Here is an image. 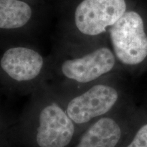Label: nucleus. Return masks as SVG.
Listing matches in <instances>:
<instances>
[{
	"label": "nucleus",
	"instance_id": "f257e3e1",
	"mask_svg": "<svg viewBox=\"0 0 147 147\" xmlns=\"http://www.w3.org/2000/svg\"><path fill=\"white\" fill-rule=\"evenodd\" d=\"M8 131L16 147H74L80 136L46 82L30 95Z\"/></svg>",
	"mask_w": 147,
	"mask_h": 147
},
{
	"label": "nucleus",
	"instance_id": "f03ea898",
	"mask_svg": "<svg viewBox=\"0 0 147 147\" xmlns=\"http://www.w3.org/2000/svg\"><path fill=\"white\" fill-rule=\"evenodd\" d=\"M117 61L107 45L67 47L49 59L46 82L56 94L69 93L112 75Z\"/></svg>",
	"mask_w": 147,
	"mask_h": 147
},
{
	"label": "nucleus",
	"instance_id": "7ed1b4c3",
	"mask_svg": "<svg viewBox=\"0 0 147 147\" xmlns=\"http://www.w3.org/2000/svg\"><path fill=\"white\" fill-rule=\"evenodd\" d=\"M111 76L63 94L51 90L80 134L95 121L119 109L121 92Z\"/></svg>",
	"mask_w": 147,
	"mask_h": 147
},
{
	"label": "nucleus",
	"instance_id": "20e7f679",
	"mask_svg": "<svg viewBox=\"0 0 147 147\" xmlns=\"http://www.w3.org/2000/svg\"><path fill=\"white\" fill-rule=\"evenodd\" d=\"M49 59L26 45L10 46L0 57L1 83L7 94L32 95L47 80Z\"/></svg>",
	"mask_w": 147,
	"mask_h": 147
},
{
	"label": "nucleus",
	"instance_id": "39448f33",
	"mask_svg": "<svg viewBox=\"0 0 147 147\" xmlns=\"http://www.w3.org/2000/svg\"><path fill=\"white\" fill-rule=\"evenodd\" d=\"M127 11L125 0H76L68 16L71 29L90 39L107 33Z\"/></svg>",
	"mask_w": 147,
	"mask_h": 147
},
{
	"label": "nucleus",
	"instance_id": "423d86ee",
	"mask_svg": "<svg viewBox=\"0 0 147 147\" xmlns=\"http://www.w3.org/2000/svg\"><path fill=\"white\" fill-rule=\"evenodd\" d=\"M108 33L112 50L121 64L138 65L147 58V35L144 23L137 12L127 11Z\"/></svg>",
	"mask_w": 147,
	"mask_h": 147
},
{
	"label": "nucleus",
	"instance_id": "0eeeda50",
	"mask_svg": "<svg viewBox=\"0 0 147 147\" xmlns=\"http://www.w3.org/2000/svg\"><path fill=\"white\" fill-rule=\"evenodd\" d=\"M125 131L123 119L118 109L88 127L74 147H122Z\"/></svg>",
	"mask_w": 147,
	"mask_h": 147
},
{
	"label": "nucleus",
	"instance_id": "6e6552de",
	"mask_svg": "<svg viewBox=\"0 0 147 147\" xmlns=\"http://www.w3.org/2000/svg\"><path fill=\"white\" fill-rule=\"evenodd\" d=\"M34 16V10L26 0H0V28L15 31L26 27Z\"/></svg>",
	"mask_w": 147,
	"mask_h": 147
},
{
	"label": "nucleus",
	"instance_id": "1a4fd4ad",
	"mask_svg": "<svg viewBox=\"0 0 147 147\" xmlns=\"http://www.w3.org/2000/svg\"><path fill=\"white\" fill-rule=\"evenodd\" d=\"M122 147H147V123L140 125L131 138Z\"/></svg>",
	"mask_w": 147,
	"mask_h": 147
},
{
	"label": "nucleus",
	"instance_id": "9d476101",
	"mask_svg": "<svg viewBox=\"0 0 147 147\" xmlns=\"http://www.w3.org/2000/svg\"><path fill=\"white\" fill-rule=\"evenodd\" d=\"M26 1H29V0H26Z\"/></svg>",
	"mask_w": 147,
	"mask_h": 147
}]
</instances>
